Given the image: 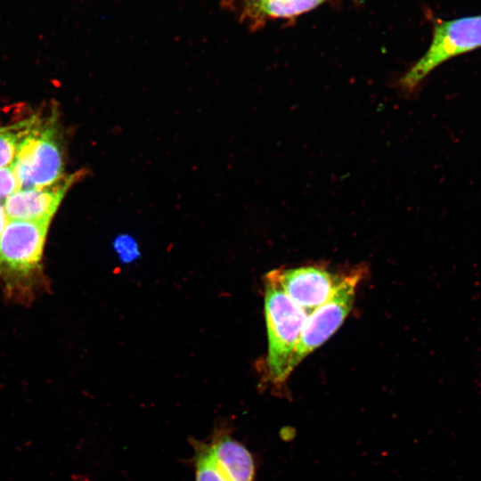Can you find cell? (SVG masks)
Instances as JSON below:
<instances>
[{
    "label": "cell",
    "mask_w": 481,
    "mask_h": 481,
    "mask_svg": "<svg viewBox=\"0 0 481 481\" xmlns=\"http://www.w3.org/2000/svg\"><path fill=\"white\" fill-rule=\"evenodd\" d=\"M362 275L360 270L342 275L332 295L307 315L294 354L293 370L330 338L343 323L353 307Z\"/></svg>",
    "instance_id": "obj_5"
},
{
    "label": "cell",
    "mask_w": 481,
    "mask_h": 481,
    "mask_svg": "<svg viewBox=\"0 0 481 481\" xmlns=\"http://www.w3.org/2000/svg\"><path fill=\"white\" fill-rule=\"evenodd\" d=\"M330 0H256L243 4L234 11L240 20L256 29L266 21L276 19H291L306 13Z\"/></svg>",
    "instance_id": "obj_9"
},
{
    "label": "cell",
    "mask_w": 481,
    "mask_h": 481,
    "mask_svg": "<svg viewBox=\"0 0 481 481\" xmlns=\"http://www.w3.org/2000/svg\"><path fill=\"white\" fill-rule=\"evenodd\" d=\"M208 444L216 463L231 481H254L253 456L228 429L216 428Z\"/></svg>",
    "instance_id": "obj_8"
},
{
    "label": "cell",
    "mask_w": 481,
    "mask_h": 481,
    "mask_svg": "<svg viewBox=\"0 0 481 481\" xmlns=\"http://www.w3.org/2000/svg\"><path fill=\"white\" fill-rule=\"evenodd\" d=\"M21 189L20 183L12 165L0 168V202L5 200Z\"/></svg>",
    "instance_id": "obj_12"
},
{
    "label": "cell",
    "mask_w": 481,
    "mask_h": 481,
    "mask_svg": "<svg viewBox=\"0 0 481 481\" xmlns=\"http://www.w3.org/2000/svg\"><path fill=\"white\" fill-rule=\"evenodd\" d=\"M7 219L8 218L4 211V203L0 202V238L7 223Z\"/></svg>",
    "instance_id": "obj_14"
},
{
    "label": "cell",
    "mask_w": 481,
    "mask_h": 481,
    "mask_svg": "<svg viewBox=\"0 0 481 481\" xmlns=\"http://www.w3.org/2000/svg\"><path fill=\"white\" fill-rule=\"evenodd\" d=\"M256 0H222V6L229 10H235L240 5Z\"/></svg>",
    "instance_id": "obj_13"
},
{
    "label": "cell",
    "mask_w": 481,
    "mask_h": 481,
    "mask_svg": "<svg viewBox=\"0 0 481 481\" xmlns=\"http://www.w3.org/2000/svg\"><path fill=\"white\" fill-rule=\"evenodd\" d=\"M50 222L7 221L0 238V281L7 296L29 300L42 283V257Z\"/></svg>",
    "instance_id": "obj_1"
},
{
    "label": "cell",
    "mask_w": 481,
    "mask_h": 481,
    "mask_svg": "<svg viewBox=\"0 0 481 481\" xmlns=\"http://www.w3.org/2000/svg\"><path fill=\"white\" fill-rule=\"evenodd\" d=\"M481 48V15L436 20L426 53L399 79L400 88L412 94L439 65Z\"/></svg>",
    "instance_id": "obj_3"
},
{
    "label": "cell",
    "mask_w": 481,
    "mask_h": 481,
    "mask_svg": "<svg viewBox=\"0 0 481 481\" xmlns=\"http://www.w3.org/2000/svg\"><path fill=\"white\" fill-rule=\"evenodd\" d=\"M63 153L51 124L28 122L12 166L21 188H38L64 177Z\"/></svg>",
    "instance_id": "obj_4"
},
{
    "label": "cell",
    "mask_w": 481,
    "mask_h": 481,
    "mask_svg": "<svg viewBox=\"0 0 481 481\" xmlns=\"http://www.w3.org/2000/svg\"><path fill=\"white\" fill-rule=\"evenodd\" d=\"M195 481H231L216 463L209 444L192 439Z\"/></svg>",
    "instance_id": "obj_10"
},
{
    "label": "cell",
    "mask_w": 481,
    "mask_h": 481,
    "mask_svg": "<svg viewBox=\"0 0 481 481\" xmlns=\"http://www.w3.org/2000/svg\"><path fill=\"white\" fill-rule=\"evenodd\" d=\"M81 173L64 176L53 184L38 188H21L4 203L9 220L51 221L66 192Z\"/></svg>",
    "instance_id": "obj_7"
},
{
    "label": "cell",
    "mask_w": 481,
    "mask_h": 481,
    "mask_svg": "<svg viewBox=\"0 0 481 481\" xmlns=\"http://www.w3.org/2000/svg\"><path fill=\"white\" fill-rule=\"evenodd\" d=\"M274 271L283 291L307 315L332 295L342 277L319 266Z\"/></svg>",
    "instance_id": "obj_6"
},
{
    "label": "cell",
    "mask_w": 481,
    "mask_h": 481,
    "mask_svg": "<svg viewBox=\"0 0 481 481\" xmlns=\"http://www.w3.org/2000/svg\"><path fill=\"white\" fill-rule=\"evenodd\" d=\"M27 123L12 126L0 125V168L12 165Z\"/></svg>",
    "instance_id": "obj_11"
},
{
    "label": "cell",
    "mask_w": 481,
    "mask_h": 481,
    "mask_svg": "<svg viewBox=\"0 0 481 481\" xmlns=\"http://www.w3.org/2000/svg\"><path fill=\"white\" fill-rule=\"evenodd\" d=\"M265 314L267 379L280 386L294 371L292 361L307 314L283 291L274 270L265 277Z\"/></svg>",
    "instance_id": "obj_2"
}]
</instances>
